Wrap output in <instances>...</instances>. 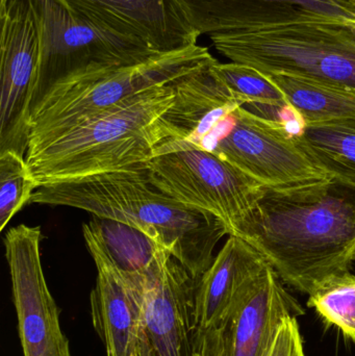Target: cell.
I'll use <instances>...</instances> for the list:
<instances>
[{"mask_svg": "<svg viewBox=\"0 0 355 356\" xmlns=\"http://www.w3.org/2000/svg\"><path fill=\"white\" fill-rule=\"evenodd\" d=\"M304 314L300 303L267 266L246 288L198 356H265L283 319Z\"/></svg>", "mask_w": 355, "mask_h": 356, "instance_id": "13", "label": "cell"}, {"mask_svg": "<svg viewBox=\"0 0 355 356\" xmlns=\"http://www.w3.org/2000/svg\"><path fill=\"white\" fill-rule=\"evenodd\" d=\"M29 202L83 209L137 230L166 248L197 280L214 261L217 244L229 236L218 218L167 194L144 168L45 184Z\"/></svg>", "mask_w": 355, "mask_h": 356, "instance_id": "3", "label": "cell"}, {"mask_svg": "<svg viewBox=\"0 0 355 356\" xmlns=\"http://www.w3.org/2000/svg\"><path fill=\"white\" fill-rule=\"evenodd\" d=\"M35 188L24 156L13 152L0 154V230L31 201Z\"/></svg>", "mask_w": 355, "mask_h": 356, "instance_id": "21", "label": "cell"}, {"mask_svg": "<svg viewBox=\"0 0 355 356\" xmlns=\"http://www.w3.org/2000/svg\"><path fill=\"white\" fill-rule=\"evenodd\" d=\"M214 58L208 48L197 44L140 64L108 67L62 81L31 112L29 145L60 135L152 88L173 83Z\"/></svg>", "mask_w": 355, "mask_h": 356, "instance_id": "5", "label": "cell"}, {"mask_svg": "<svg viewBox=\"0 0 355 356\" xmlns=\"http://www.w3.org/2000/svg\"><path fill=\"white\" fill-rule=\"evenodd\" d=\"M215 71L244 108L252 113L273 111L292 113L283 92L262 73L236 63L221 64L217 60Z\"/></svg>", "mask_w": 355, "mask_h": 356, "instance_id": "19", "label": "cell"}, {"mask_svg": "<svg viewBox=\"0 0 355 356\" xmlns=\"http://www.w3.org/2000/svg\"><path fill=\"white\" fill-rule=\"evenodd\" d=\"M200 148L220 156L266 188H302L329 178L296 145L289 125L244 106L227 114Z\"/></svg>", "mask_w": 355, "mask_h": 356, "instance_id": "8", "label": "cell"}, {"mask_svg": "<svg viewBox=\"0 0 355 356\" xmlns=\"http://www.w3.org/2000/svg\"><path fill=\"white\" fill-rule=\"evenodd\" d=\"M175 81L152 88L60 135L29 145L25 160L38 188L143 168L158 146L177 139L165 117L174 102Z\"/></svg>", "mask_w": 355, "mask_h": 356, "instance_id": "4", "label": "cell"}, {"mask_svg": "<svg viewBox=\"0 0 355 356\" xmlns=\"http://www.w3.org/2000/svg\"><path fill=\"white\" fill-rule=\"evenodd\" d=\"M243 240L281 280L310 296L355 261V188L333 178L264 188Z\"/></svg>", "mask_w": 355, "mask_h": 356, "instance_id": "1", "label": "cell"}, {"mask_svg": "<svg viewBox=\"0 0 355 356\" xmlns=\"http://www.w3.org/2000/svg\"><path fill=\"white\" fill-rule=\"evenodd\" d=\"M193 18L199 21H210L218 15H224L239 0H179ZM265 1L291 2L302 4L331 14L345 15L339 6L331 0H265Z\"/></svg>", "mask_w": 355, "mask_h": 356, "instance_id": "22", "label": "cell"}, {"mask_svg": "<svg viewBox=\"0 0 355 356\" xmlns=\"http://www.w3.org/2000/svg\"><path fill=\"white\" fill-rule=\"evenodd\" d=\"M83 232L97 269L90 296L92 322L106 356H149L143 298L135 273L123 269L101 226L90 222Z\"/></svg>", "mask_w": 355, "mask_h": 356, "instance_id": "11", "label": "cell"}, {"mask_svg": "<svg viewBox=\"0 0 355 356\" xmlns=\"http://www.w3.org/2000/svg\"><path fill=\"white\" fill-rule=\"evenodd\" d=\"M313 307L355 344V276L350 272L333 278L308 296Z\"/></svg>", "mask_w": 355, "mask_h": 356, "instance_id": "20", "label": "cell"}, {"mask_svg": "<svg viewBox=\"0 0 355 356\" xmlns=\"http://www.w3.org/2000/svg\"><path fill=\"white\" fill-rule=\"evenodd\" d=\"M217 60L175 81V98L166 120L177 139L201 147L215 127L242 106L214 69Z\"/></svg>", "mask_w": 355, "mask_h": 356, "instance_id": "16", "label": "cell"}, {"mask_svg": "<svg viewBox=\"0 0 355 356\" xmlns=\"http://www.w3.org/2000/svg\"><path fill=\"white\" fill-rule=\"evenodd\" d=\"M265 356H306L296 317L283 319Z\"/></svg>", "mask_w": 355, "mask_h": 356, "instance_id": "23", "label": "cell"}, {"mask_svg": "<svg viewBox=\"0 0 355 356\" xmlns=\"http://www.w3.org/2000/svg\"><path fill=\"white\" fill-rule=\"evenodd\" d=\"M344 20H345L346 24L355 33V14L350 12L346 13L345 16H344Z\"/></svg>", "mask_w": 355, "mask_h": 356, "instance_id": "24", "label": "cell"}, {"mask_svg": "<svg viewBox=\"0 0 355 356\" xmlns=\"http://www.w3.org/2000/svg\"><path fill=\"white\" fill-rule=\"evenodd\" d=\"M269 264L243 238L229 236L195 294L196 356L204 350L224 323L233 305Z\"/></svg>", "mask_w": 355, "mask_h": 356, "instance_id": "15", "label": "cell"}, {"mask_svg": "<svg viewBox=\"0 0 355 356\" xmlns=\"http://www.w3.org/2000/svg\"><path fill=\"white\" fill-rule=\"evenodd\" d=\"M71 12L158 52L197 45L200 33L179 0H58Z\"/></svg>", "mask_w": 355, "mask_h": 356, "instance_id": "14", "label": "cell"}, {"mask_svg": "<svg viewBox=\"0 0 355 356\" xmlns=\"http://www.w3.org/2000/svg\"><path fill=\"white\" fill-rule=\"evenodd\" d=\"M293 137L327 177L355 188V118L302 124Z\"/></svg>", "mask_w": 355, "mask_h": 356, "instance_id": "17", "label": "cell"}, {"mask_svg": "<svg viewBox=\"0 0 355 356\" xmlns=\"http://www.w3.org/2000/svg\"><path fill=\"white\" fill-rule=\"evenodd\" d=\"M41 238L40 227L24 224L10 228L4 238L23 356H72L44 276Z\"/></svg>", "mask_w": 355, "mask_h": 356, "instance_id": "12", "label": "cell"}, {"mask_svg": "<svg viewBox=\"0 0 355 356\" xmlns=\"http://www.w3.org/2000/svg\"><path fill=\"white\" fill-rule=\"evenodd\" d=\"M143 168L154 186L218 218L229 236L241 238L264 188L220 156L181 139L158 146Z\"/></svg>", "mask_w": 355, "mask_h": 356, "instance_id": "6", "label": "cell"}, {"mask_svg": "<svg viewBox=\"0 0 355 356\" xmlns=\"http://www.w3.org/2000/svg\"><path fill=\"white\" fill-rule=\"evenodd\" d=\"M0 154L26 156L31 102L40 60V31L31 0H0Z\"/></svg>", "mask_w": 355, "mask_h": 356, "instance_id": "10", "label": "cell"}, {"mask_svg": "<svg viewBox=\"0 0 355 356\" xmlns=\"http://www.w3.org/2000/svg\"><path fill=\"white\" fill-rule=\"evenodd\" d=\"M345 15L291 2L241 0L208 37L231 63L355 92V33Z\"/></svg>", "mask_w": 355, "mask_h": 356, "instance_id": "2", "label": "cell"}, {"mask_svg": "<svg viewBox=\"0 0 355 356\" xmlns=\"http://www.w3.org/2000/svg\"><path fill=\"white\" fill-rule=\"evenodd\" d=\"M147 242L145 261L129 272L141 288L149 356H196L198 280L166 248Z\"/></svg>", "mask_w": 355, "mask_h": 356, "instance_id": "9", "label": "cell"}, {"mask_svg": "<svg viewBox=\"0 0 355 356\" xmlns=\"http://www.w3.org/2000/svg\"><path fill=\"white\" fill-rule=\"evenodd\" d=\"M40 31V60L31 112L58 83L108 67L131 66L164 52L135 38L100 29L58 0H31Z\"/></svg>", "mask_w": 355, "mask_h": 356, "instance_id": "7", "label": "cell"}, {"mask_svg": "<svg viewBox=\"0 0 355 356\" xmlns=\"http://www.w3.org/2000/svg\"><path fill=\"white\" fill-rule=\"evenodd\" d=\"M263 75L283 92L290 111L302 125L355 118V92L352 90L297 75Z\"/></svg>", "mask_w": 355, "mask_h": 356, "instance_id": "18", "label": "cell"}]
</instances>
